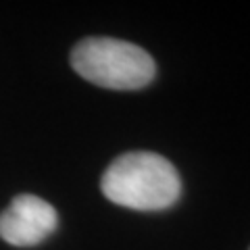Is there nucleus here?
<instances>
[{
	"label": "nucleus",
	"instance_id": "f257e3e1",
	"mask_svg": "<svg viewBox=\"0 0 250 250\" xmlns=\"http://www.w3.org/2000/svg\"><path fill=\"white\" fill-rule=\"evenodd\" d=\"M100 190L119 207L131 210H165L182 196L177 169L156 152H125L106 167Z\"/></svg>",
	"mask_w": 250,
	"mask_h": 250
},
{
	"label": "nucleus",
	"instance_id": "f03ea898",
	"mask_svg": "<svg viewBox=\"0 0 250 250\" xmlns=\"http://www.w3.org/2000/svg\"><path fill=\"white\" fill-rule=\"evenodd\" d=\"M71 67L85 82L106 90H142L156 75L144 48L115 38H85L71 50Z\"/></svg>",
	"mask_w": 250,
	"mask_h": 250
},
{
	"label": "nucleus",
	"instance_id": "7ed1b4c3",
	"mask_svg": "<svg viewBox=\"0 0 250 250\" xmlns=\"http://www.w3.org/2000/svg\"><path fill=\"white\" fill-rule=\"evenodd\" d=\"M59 215L50 202L34 194H19L0 213V238L11 246H38L54 233Z\"/></svg>",
	"mask_w": 250,
	"mask_h": 250
}]
</instances>
